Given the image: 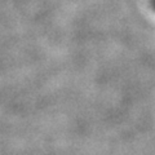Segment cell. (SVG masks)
<instances>
[{
    "label": "cell",
    "instance_id": "obj_1",
    "mask_svg": "<svg viewBox=\"0 0 155 155\" xmlns=\"http://www.w3.org/2000/svg\"><path fill=\"white\" fill-rule=\"evenodd\" d=\"M150 4H151V8L154 9V12H155V0H151V3Z\"/></svg>",
    "mask_w": 155,
    "mask_h": 155
}]
</instances>
